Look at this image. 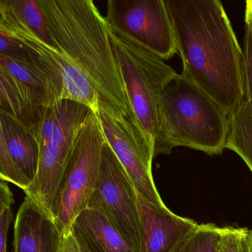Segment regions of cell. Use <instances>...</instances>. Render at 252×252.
Segmentation results:
<instances>
[{
	"label": "cell",
	"mask_w": 252,
	"mask_h": 252,
	"mask_svg": "<svg viewBox=\"0 0 252 252\" xmlns=\"http://www.w3.org/2000/svg\"><path fill=\"white\" fill-rule=\"evenodd\" d=\"M183 72L229 116L245 98L244 60L219 0H164Z\"/></svg>",
	"instance_id": "obj_1"
},
{
	"label": "cell",
	"mask_w": 252,
	"mask_h": 252,
	"mask_svg": "<svg viewBox=\"0 0 252 252\" xmlns=\"http://www.w3.org/2000/svg\"><path fill=\"white\" fill-rule=\"evenodd\" d=\"M48 30L63 54L91 81L98 110L144 137L131 113L105 17L92 0H38ZM145 138V137H144Z\"/></svg>",
	"instance_id": "obj_2"
},
{
	"label": "cell",
	"mask_w": 252,
	"mask_h": 252,
	"mask_svg": "<svg viewBox=\"0 0 252 252\" xmlns=\"http://www.w3.org/2000/svg\"><path fill=\"white\" fill-rule=\"evenodd\" d=\"M228 126V116L220 106L183 73L178 74L162 94L160 138L154 158L169 154L177 147L221 154Z\"/></svg>",
	"instance_id": "obj_3"
},
{
	"label": "cell",
	"mask_w": 252,
	"mask_h": 252,
	"mask_svg": "<svg viewBox=\"0 0 252 252\" xmlns=\"http://www.w3.org/2000/svg\"><path fill=\"white\" fill-rule=\"evenodd\" d=\"M110 39L131 113L154 152L160 138L162 94L178 73L163 59L132 41L111 32Z\"/></svg>",
	"instance_id": "obj_4"
},
{
	"label": "cell",
	"mask_w": 252,
	"mask_h": 252,
	"mask_svg": "<svg viewBox=\"0 0 252 252\" xmlns=\"http://www.w3.org/2000/svg\"><path fill=\"white\" fill-rule=\"evenodd\" d=\"M91 110L81 103L62 100L47 109L33 132L39 144V169L33 184L24 191L51 215L76 135Z\"/></svg>",
	"instance_id": "obj_5"
},
{
	"label": "cell",
	"mask_w": 252,
	"mask_h": 252,
	"mask_svg": "<svg viewBox=\"0 0 252 252\" xmlns=\"http://www.w3.org/2000/svg\"><path fill=\"white\" fill-rule=\"evenodd\" d=\"M62 100L60 63L33 64L0 56V112L33 132L47 109Z\"/></svg>",
	"instance_id": "obj_6"
},
{
	"label": "cell",
	"mask_w": 252,
	"mask_h": 252,
	"mask_svg": "<svg viewBox=\"0 0 252 252\" xmlns=\"http://www.w3.org/2000/svg\"><path fill=\"white\" fill-rule=\"evenodd\" d=\"M106 141L99 119L91 110L76 135L51 209V216L63 233L88 209L99 178Z\"/></svg>",
	"instance_id": "obj_7"
},
{
	"label": "cell",
	"mask_w": 252,
	"mask_h": 252,
	"mask_svg": "<svg viewBox=\"0 0 252 252\" xmlns=\"http://www.w3.org/2000/svg\"><path fill=\"white\" fill-rule=\"evenodd\" d=\"M105 20L112 33L164 61L178 54L164 0H108Z\"/></svg>",
	"instance_id": "obj_8"
},
{
	"label": "cell",
	"mask_w": 252,
	"mask_h": 252,
	"mask_svg": "<svg viewBox=\"0 0 252 252\" xmlns=\"http://www.w3.org/2000/svg\"><path fill=\"white\" fill-rule=\"evenodd\" d=\"M88 209L104 215L135 252L141 243L137 191L126 169L106 141L99 178Z\"/></svg>",
	"instance_id": "obj_9"
},
{
	"label": "cell",
	"mask_w": 252,
	"mask_h": 252,
	"mask_svg": "<svg viewBox=\"0 0 252 252\" xmlns=\"http://www.w3.org/2000/svg\"><path fill=\"white\" fill-rule=\"evenodd\" d=\"M95 113L107 143L126 169L138 194L155 206H166L153 180L152 162L154 153L147 141L132 126L101 110Z\"/></svg>",
	"instance_id": "obj_10"
},
{
	"label": "cell",
	"mask_w": 252,
	"mask_h": 252,
	"mask_svg": "<svg viewBox=\"0 0 252 252\" xmlns=\"http://www.w3.org/2000/svg\"><path fill=\"white\" fill-rule=\"evenodd\" d=\"M39 148L27 128L6 113L0 112V178L27 189L37 175Z\"/></svg>",
	"instance_id": "obj_11"
},
{
	"label": "cell",
	"mask_w": 252,
	"mask_h": 252,
	"mask_svg": "<svg viewBox=\"0 0 252 252\" xmlns=\"http://www.w3.org/2000/svg\"><path fill=\"white\" fill-rule=\"evenodd\" d=\"M140 218L139 252H173L200 224L178 216L166 206L158 207L137 192Z\"/></svg>",
	"instance_id": "obj_12"
},
{
	"label": "cell",
	"mask_w": 252,
	"mask_h": 252,
	"mask_svg": "<svg viewBox=\"0 0 252 252\" xmlns=\"http://www.w3.org/2000/svg\"><path fill=\"white\" fill-rule=\"evenodd\" d=\"M0 33L63 54L48 30L38 0H0Z\"/></svg>",
	"instance_id": "obj_13"
},
{
	"label": "cell",
	"mask_w": 252,
	"mask_h": 252,
	"mask_svg": "<svg viewBox=\"0 0 252 252\" xmlns=\"http://www.w3.org/2000/svg\"><path fill=\"white\" fill-rule=\"evenodd\" d=\"M63 239L53 217L26 196L16 218L14 252H63Z\"/></svg>",
	"instance_id": "obj_14"
},
{
	"label": "cell",
	"mask_w": 252,
	"mask_h": 252,
	"mask_svg": "<svg viewBox=\"0 0 252 252\" xmlns=\"http://www.w3.org/2000/svg\"><path fill=\"white\" fill-rule=\"evenodd\" d=\"M71 228L91 252H135L107 218L94 209L83 211Z\"/></svg>",
	"instance_id": "obj_15"
},
{
	"label": "cell",
	"mask_w": 252,
	"mask_h": 252,
	"mask_svg": "<svg viewBox=\"0 0 252 252\" xmlns=\"http://www.w3.org/2000/svg\"><path fill=\"white\" fill-rule=\"evenodd\" d=\"M225 149L237 153L252 172V104L244 98L228 116Z\"/></svg>",
	"instance_id": "obj_16"
},
{
	"label": "cell",
	"mask_w": 252,
	"mask_h": 252,
	"mask_svg": "<svg viewBox=\"0 0 252 252\" xmlns=\"http://www.w3.org/2000/svg\"><path fill=\"white\" fill-rule=\"evenodd\" d=\"M222 230L215 224H200L173 252H216Z\"/></svg>",
	"instance_id": "obj_17"
},
{
	"label": "cell",
	"mask_w": 252,
	"mask_h": 252,
	"mask_svg": "<svg viewBox=\"0 0 252 252\" xmlns=\"http://www.w3.org/2000/svg\"><path fill=\"white\" fill-rule=\"evenodd\" d=\"M216 252H252V229L223 227Z\"/></svg>",
	"instance_id": "obj_18"
},
{
	"label": "cell",
	"mask_w": 252,
	"mask_h": 252,
	"mask_svg": "<svg viewBox=\"0 0 252 252\" xmlns=\"http://www.w3.org/2000/svg\"><path fill=\"white\" fill-rule=\"evenodd\" d=\"M14 195L8 182L0 183V252H7V239L10 224L13 220L12 207Z\"/></svg>",
	"instance_id": "obj_19"
},
{
	"label": "cell",
	"mask_w": 252,
	"mask_h": 252,
	"mask_svg": "<svg viewBox=\"0 0 252 252\" xmlns=\"http://www.w3.org/2000/svg\"><path fill=\"white\" fill-rule=\"evenodd\" d=\"M244 60L245 98L252 104V34L246 27L243 39Z\"/></svg>",
	"instance_id": "obj_20"
},
{
	"label": "cell",
	"mask_w": 252,
	"mask_h": 252,
	"mask_svg": "<svg viewBox=\"0 0 252 252\" xmlns=\"http://www.w3.org/2000/svg\"><path fill=\"white\" fill-rule=\"evenodd\" d=\"M63 252H91L85 243L77 237L72 228L64 233Z\"/></svg>",
	"instance_id": "obj_21"
},
{
	"label": "cell",
	"mask_w": 252,
	"mask_h": 252,
	"mask_svg": "<svg viewBox=\"0 0 252 252\" xmlns=\"http://www.w3.org/2000/svg\"><path fill=\"white\" fill-rule=\"evenodd\" d=\"M245 22H246V27L250 30L252 34V0L246 1Z\"/></svg>",
	"instance_id": "obj_22"
}]
</instances>
